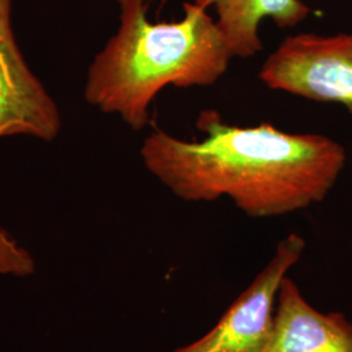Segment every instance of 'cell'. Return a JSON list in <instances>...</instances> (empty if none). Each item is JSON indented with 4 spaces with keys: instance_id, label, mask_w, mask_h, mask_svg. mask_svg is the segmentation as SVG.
<instances>
[{
    "instance_id": "ba28073f",
    "label": "cell",
    "mask_w": 352,
    "mask_h": 352,
    "mask_svg": "<svg viewBox=\"0 0 352 352\" xmlns=\"http://www.w3.org/2000/svg\"><path fill=\"white\" fill-rule=\"evenodd\" d=\"M34 269L36 264L30 253L0 228V276L28 277L34 273Z\"/></svg>"
},
{
    "instance_id": "277c9868",
    "label": "cell",
    "mask_w": 352,
    "mask_h": 352,
    "mask_svg": "<svg viewBox=\"0 0 352 352\" xmlns=\"http://www.w3.org/2000/svg\"><path fill=\"white\" fill-rule=\"evenodd\" d=\"M305 241L289 234L253 283L230 305L218 324L202 338L174 352H260L273 331L276 302L289 269L299 261Z\"/></svg>"
},
{
    "instance_id": "7a4b0ae2",
    "label": "cell",
    "mask_w": 352,
    "mask_h": 352,
    "mask_svg": "<svg viewBox=\"0 0 352 352\" xmlns=\"http://www.w3.org/2000/svg\"><path fill=\"white\" fill-rule=\"evenodd\" d=\"M120 26L89 68L85 100L141 131L162 89L210 87L232 55L208 10L184 3L179 21L151 23L146 0H118Z\"/></svg>"
},
{
    "instance_id": "8992f818",
    "label": "cell",
    "mask_w": 352,
    "mask_h": 352,
    "mask_svg": "<svg viewBox=\"0 0 352 352\" xmlns=\"http://www.w3.org/2000/svg\"><path fill=\"white\" fill-rule=\"evenodd\" d=\"M260 352H352V324L342 314H321L311 307L286 277L272 336Z\"/></svg>"
},
{
    "instance_id": "3957f363",
    "label": "cell",
    "mask_w": 352,
    "mask_h": 352,
    "mask_svg": "<svg viewBox=\"0 0 352 352\" xmlns=\"http://www.w3.org/2000/svg\"><path fill=\"white\" fill-rule=\"evenodd\" d=\"M258 77L272 90L340 103L352 113V33L285 38L267 56Z\"/></svg>"
},
{
    "instance_id": "5b68a950",
    "label": "cell",
    "mask_w": 352,
    "mask_h": 352,
    "mask_svg": "<svg viewBox=\"0 0 352 352\" xmlns=\"http://www.w3.org/2000/svg\"><path fill=\"white\" fill-rule=\"evenodd\" d=\"M60 126L56 103L16 42L12 0H0V138L25 135L52 141Z\"/></svg>"
},
{
    "instance_id": "52a82bcc",
    "label": "cell",
    "mask_w": 352,
    "mask_h": 352,
    "mask_svg": "<svg viewBox=\"0 0 352 352\" xmlns=\"http://www.w3.org/2000/svg\"><path fill=\"white\" fill-rule=\"evenodd\" d=\"M208 10L213 7L217 25L222 32L232 58L248 59L263 50L258 26L265 19L280 29L300 24L311 8L302 0H192Z\"/></svg>"
},
{
    "instance_id": "6da1fadb",
    "label": "cell",
    "mask_w": 352,
    "mask_h": 352,
    "mask_svg": "<svg viewBox=\"0 0 352 352\" xmlns=\"http://www.w3.org/2000/svg\"><path fill=\"white\" fill-rule=\"evenodd\" d=\"M196 126L204 139L154 129L141 146L145 167L186 201L226 196L250 217L285 215L322 201L346 164L344 148L324 135L231 126L214 110Z\"/></svg>"
}]
</instances>
